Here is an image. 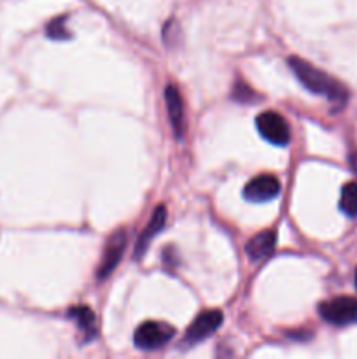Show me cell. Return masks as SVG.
Segmentation results:
<instances>
[{
	"label": "cell",
	"instance_id": "6da1fadb",
	"mask_svg": "<svg viewBox=\"0 0 357 359\" xmlns=\"http://www.w3.org/2000/svg\"><path fill=\"white\" fill-rule=\"evenodd\" d=\"M289 67L290 70L296 74L300 83L303 84L307 90H310L312 93L322 95V97L329 98V100L340 105L345 104L346 98H349V91H346V88L343 86L342 83H338L335 77L328 76V74L322 72V70L315 69L312 63L293 56V58H289Z\"/></svg>",
	"mask_w": 357,
	"mask_h": 359
},
{
	"label": "cell",
	"instance_id": "7a4b0ae2",
	"mask_svg": "<svg viewBox=\"0 0 357 359\" xmlns=\"http://www.w3.org/2000/svg\"><path fill=\"white\" fill-rule=\"evenodd\" d=\"M174 326L167 325V323L147 321L142 323V325L135 330L133 342H135V346L142 351L160 349L164 344L170 342V340L174 339Z\"/></svg>",
	"mask_w": 357,
	"mask_h": 359
},
{
	"label": "cell",
	"instance_id": "3957f363",
	"mask_svg": "<svg viewBox=\"0 0 357 359\" xmlns=\"http://www.w3.org/2000/svg\"><path fill=\"white\" fill-rule=\"evenodd\" d=\"M255 128L262 139L268 140L273 146H287L290 140V130L287 126L286 119L279 112L266 111L255 118Z\"/></svg>",
	"mask_w": 357,
	"mask_h": 359
},
{
	"label": "cell",
	"instance_id": "277c9868",
	"mask_svg": "<svg viewBox=\"0 0 357 359\" xmlns=\"http://www.w3.org/2000/svg\"><path fill=\"white\" fill-rule=\"evenodd\" d=\"M322 319L335 326H346L357 323V300L350 297H338L324 302L318 307Z\"/></svg>",
	"mask_w": 357,
	"mask_h": 359
},
{
	"label": "cell",
	"instance_id": "5b68a950",
	"mask_svg": "<svg viewBox=\"0 0 357 359\" xmlns=\"http://www.w3.org/2000/svg\"><path fill=\"white\" fill-rule=\"evenodd\" d=\"M280 193V181L272 174H262L247 182L244 188V198L252 203H265L276 198Z\"/></svg>",
	"mask_w": 357,
	"mask_h": 359
},
{
	"label": "cell",
	"instance_id": "8992f818",
	"mask_svg": "<svg viewBox=\"0 0 357 359\" xmlns=\"http://www.w3.org/2000/svg\"><path fill=\"white\" fill-rule=\"evenodd\" d=\"M220 325H223V312L219 311L202 312V314L192 321V325L189 326L188 332H186L184 342L188 344V346L202 342V340L209 339L210 335H214V332H216Z\"/></svg>",
	"mask_w": 357,
	"mask_h": 359
},
{
	"label": "cell",
	"instance_id": "52a82bcc",
	"mask_svg": "<svg viewBox=\"0 0 357 359\" xmlns=\"http://www.w3.org/2000/svg\"><path fill=\"white\" fill-rule=\"evenodd\" d=\"M126 244V233L125 231H115L111 238H108L107 245H105L104 256H102L100 269H98V277L100 279H107L112 273V270L118 266L119 259H121L122 251H125Z\"/></svg>",
	"mask_w": 357,
	"mask_h": 359
},
{
	"label": "cell",
	"instance_id": "ba28073f",
	"mask_svg": "<svg viewBox=\"0 0 357 359\" xmlns=\"http://www.w3.org/2000/svg\"><path fill=\"white\" fill-rule=\"evenodd\" d=\"M164 102H167L168 107V118H170L172 128H174L175 135L182 137L186 126V118H184V102H182L181 91L175 86H168L164 90Z\"/></svg>",
	"mask_w": 357,
	"mask_h": 359
},
{
	"label": "cell",
	"instance_id": "9c48e42d",
	"mask_svg": "<svg viewBox=\"0 0 357 359\" xmlns=\"http://www.w3.org/2000/svg\"><path fill=\"white\" fill-rule=\"evenodd\" d=\"M275 245L276 233L272 230H266L252 237L245 245V251H247V256L252 262H262L275 251Z\"/></svg>",
	"mask_w": 357,
	"mask_h": 359
},
{
	"label": "cell",
	"instance_id": "30bf717a",
	"mask_svg": "<svg viewBox=\"0 0 357 359\" xmlns=\"http://www.w3.org/2000/svg\"><path fill=\"white\" fill-rule=\"evenodd\" d=\"M69 316L70 319L77 325L79 332L83 333L84 342L93 340L94 337H97V316L93 314V311H91L90 307H86V305L74 307L70 309Z\"/></svg>",
	"mask_w": 357,
	"mask_h": 359
},
{
	"label": "cell",
	"instance_id": "8fae6325",
	"mask_svg": "<svg viewBox=\"0 0 357 359\" xmlns=\"http://www.w3.org/2000/svg\"><path fill=\"white\" fill-rule=\"evenodd\" d=\"M164 223H167V209H164V205H160L156 207V210H154L153 216H150L149 224H147L146 230L140 235L139 244H136V256H139V258L144 255V251H146L147 245L150 244V241L156 237L158 231L164 226Z\"/></svg>",
	"mask_w": 357,
	"mask_h": 359
},
{
	"label": "cell",
	"instance_id": "7c38bea8",
	"mask_svg": "<svg viewBox=\"0 0 357 359\" xmlns=\"http://www.w3.org/2000/svg\"><path fill=\"white\" fill-rule=\"evenodd\" d=\"M340 209L349 217L357 216V182H349L343 186L340 196Z\"/></svg>",
	"mask_w": 357,
	"mask_h": 359
},
{
	"label": "cell",
	"instance_id": "4fadbf2b",
	"mask_svg": "<svg viewBox=\"0 0 357 359\" xmlns=\"http://www.w3.org/2000/svg\"><path fill=\"white\" fill-rule=\"evenodd\" d=\"M48 35L51 39H69L70 37L69 32L63 28V23H62V20H59V18H58V20H52L51 23H49Z\"/></svg>",
	"mask_w": 357,
	"mask_h": 359
},
{
	"label": "cell",
	"instance_id": "5bb4252c",
	"mask_svg": "<svg viewBox=\"0 0 357 359\" xmlns=\"http://www.w3.org/2000/svg\"><path fill=\"white\" fill-rule=\"evenodd\" d=\"M349 161H350V168H352L354 174L357 175V153H352V154H350Z\"/></svg>",
	"mask_w": 357,
	"mask_h": 359
},
{
	"label": "cell",
	"instance_id": "9a60e30c",
	"mask_svg": "<svg viewBox=\"0 0 357 359\" xmlns=\"http://www.w3.org/2000/svg\"><path fill=\"white\" fill-rule=\"evenodd\" d=\"M356 287H357V270H356Z\"/></svg>",
	"mask_w": 357,
	"mask_h": 359
}]
</instances>
